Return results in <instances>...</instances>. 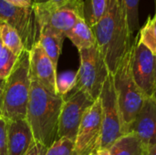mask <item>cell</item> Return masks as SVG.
Wrapping results in <instances>:
<instances>
[{
	"mask_svg": "<svg viewBox=\"0 0 156 155\" xmlns=\"http://www.w3.org/2000/svg\"><path fill=\"white\" fill-rule=\"evenodd\" d=\"M91 29L109 72L113 74L135 38L131 32L122 1L109 0L105 14Z\"/></svg>",
	"mask_w": 156,
	"mask_h": 155,
	"instance_id": "6da1fadb",
	"label": "cell"
},
{
	"mask_svg": "<svg viewBox=\"0 0 156 155\" xmlns=\"http://www.w3.org/2000/svg\"><path fill=\"white\" fill-rule=\"evenodd\" d=\"M30 80L26 120L35 141L49 148L58 138V120L64 98L50 92L31 76Z\"/></svg>",
	"mask_w": 156,
	"mask_h": 155,
	"instance_id": "7a4b0ae2",
	"label": "cell"
},
{
	"mask_svg": "<svg viewBox=\"0 0 156 155\" xmlns=\"http://www.w3.org/2000/svg\"><path fill=\"white\" fill-rule=\"evenodd\" d=\"M29 51L24 49L5 79L3 92L2 116L7 121L24 120L30 92Z\"/></svg>",
	"mask_w": 156,
	"mask_h": 155,
	"instance_id": "3957f363",
	"label": "cell"
},
{
	"mask_svg": "<svg viewBox=\"0 0 156 155\" xmlns=\"http://www.w3.org/2000/svg\"><path fill=\"white\" fill-rule=\"evenodd\" d=\"M136 37L116 71L112 74L114 90L122 114L124 133H130L131 126L143 107L146 97L137 86L132 72V61Z\"/></svg>",
	"mask_w": 156,
	"mask_h": 155,
	"instance_id": "277c9868",
	"label": "cell"
},
{
	"mask_svg": "<svg viewBox=\"0 0 156 155\" xmlns=\"http://www.w3.org/2000/svg\"><path fill=\"white\" fill-rule=\"evenodd\" d=\"M85 0H54L44 3H34L37 22L41 27L50 26L66 34L84 15Z\"/></svg>",
	"mask_w": 156,
	"mask_h": 155,
	"instance_id": "5b68a950",
	"label": "cell"
},
{
	"mask_svg": "<svg viewBox=\"0 0 156 155\" xmlns=\"http://www.w3.org/2000/svg\"><path fill=\"white\" fill-rule=\"evenodd\" d=\"M79 53L80 64L77 71L76 88L83 90L96 100L110 74L109 69L97 46L80 49Z\"/></svg>",
	"mask_w": 156,
	"mask_h": 155,
	"instance_id": "8992f818",
	"label": "cell"
},
{
	"mask_svg": "<svg viewBox=\"0 0 156 155\" xmlns=\"http://www.w3.org/2000/svg\"><path fill=\"white\" fill-rule=\"evenodd\" d=\"M101 105V149L109 150L111 146L122 136L125 135L121 111L119 108L112 74L107 77L100 95Z\"/></svg>",
	"mask_w": 156,
	"mask_h": 155,
	"instance_id": "52a82bcc",
	"label": "cell"
},
{
	"mask_svg": "<svg viewBox=\"0 0 156 155\" xmlns=\"http://www.w3.org/2000/svg\"><path fill=\"white\" fill-rule=\"evenodd\" d=\"M0 21L9 25L19 35L24 49L30 51L39 41L40 26L33 5L18 7L0 0Z\"/></svg>",
	"mask_w": 156,
	"mask_h": 155,
	"instance_id": "ba28073f",
	"label": "cell"
},
{
	"mask_svg": "<svg viewBox=\"0 0 156 155\" xmlns=\"http://www.w3.org/2000/svg\"><path fill=\"white\" fill-rule=\"evenodd\" d=\"M66 96L59 115L57 139L67 138L75 143L82 118L95 100L76 87Z\"/></svg>",
	"mask_w": 156,
	"mask_h": 155,
	"instance_id": "9c48e42d",
	"label": "cell"
},
{
	"mask_svg": "<svg viewBox=\"0 0 156 155\" xmlns=\"http://www.w3.org/2000/svg\"><path fill=\"white\" fill-rule=\"evenodd\" d=\"M101 105L100 98L86 111L75 140L76 155H90L98 152L101 140Z\"/></svg>",
	"mask_w": 156,
	"mask_h": 155,
	"instance_id": "30bf717a",
	"label": "cell"
},
{
	"mask_svg": "<svg viewBox=\"0 0 156 155\" xmlns=\"http://www.w3.org/2000/svg\"><path fill=\"white\" fill-rule=\"evenodd\" d=\"M132 72L133 79L146 98L156 95V56L145 46L138 42V36L134 45Z\"/></svg>",
	"mask_w": 156,
	"mask_h": 155,
	"instance_id": "8fae6325",
	"label": "cell"
},
{
	"mask_svg": "<svg viewBox=\"0 0 156 155\" xmlns=\"http://www.w3.org/2000/svg\"><path fill=\"white\" fill-rule=\"evenodd\" d=\"M130 133H133L144 147L156 144V98H146L133 121Z\"/></svg>",
	"mask_w": 156,
	"mask_h": 155,
	"instance_id": "7c38bea8",
	"label": "cell"
},
{
	"mask_svg": "<svg viewBox=\"0 0 156 155\" xmlns=\"http://www.w3.org/2000/svg\"><path fill=\"white\" fill-rule=\"evenodd\" d=\"M30 76L52 93L56 92L57 68L46 54L39 42L29 51Z\"/></svg>",
	"mask_w": 156,
	"mask_h": 155,
	"instance_id": "4fadbf2b",
	"label": "cell"
},
{
	"mask_svg": "<svg viewBox=\"0 0 156 155\" xmlns=\"http://www.w3.org/2000/svg\"><path fill=\"white\" fill-rule=\"evenodd\" d=\"M35 142L26 119L7 121V155H26Z\"/></svg>",
	"mask_w": 156,
	"mask_h": 155,
	"instance_id": "5bb4252c",
	"label": "cell"
},
{
	"mask_svg": "<svg viewBox=\"0 0 156 155\" xmlns=\"http://www.w3.org/2000/svg\"><path fill=\"white\" fill-rule=\"evenodd\" d=\"M65 37V34L50 26H44L41 27L38 42L56 68L61 54Z\"/></svg>",
	"mask_w": 156,
	"mask_h": 155,
	"instance_id": "9a60e30c",
	"label": "cell"
},
{
	"mask_svg": "<svg viewBox=\"0 0 156 155\" xmlns=\"http://www.w3.org/2000/svg\"><path fill=\"white\" fill-rule=\"evenodd\" d=\"M78 50L90 48L96 46V38L91 27L88 25L85 18H80L76 25L65 34Z\"/></svg>",
	"mask_w": 156,
	"mask_h": 155,
	"instance_id": "2e32d148",
	"label": "cell"
},
{
	"mask_svg": "<svg viewBox=\"0 0 156 155\" xmlns=\"http://www.w3.org/2000/svg\"><path fill=\"white\" fill-rule=\"evenodd\" d=\"M144 147L133 133L118 139L109 149L110 155H143Z\"/></svg>",
	"mask_w": 156,
	"mask_h": 155,
	"instance_id": "e0dca14e",
	"label": "cell"
},
{
	"mask_svg": "<svg viewBox=\"0 0 156 155\" xmlns=\"http://www.w3.org/2000/svg\"><path fill=\"white\" fill-rule=\"evenodd\" d=\"M0 35L3 45L15 56L18 57L24 50V46L18 33L9 25L0 21Z\"/></svg>",
	"mask_w": 156,
	"mask_h": 155,
	"instance_id": "ac0fdd59",
	"label": "cell"
},
{
	"mask_svg": "<svg viewBox=\"0 0 156 155\" xmlns=\"http://www.w3.org/2000/svg\"><path fill=\"white\" fill-rule=\"evenodd\" d=\"M138 42L156 56V17L149 16L138 33Z\"/></svg>",
	"mask_w": 156,
	"mask_h": 155,
	"instance_id": "d6986e66",
	"label": "cell"
},
{
	"mask_svg": "<svg viewBox=\"0 0 156 155\" xmlns=\"http://www.w3.org/2000/svg\"><path fill=\"white\" fill-rule=\"evenodd\" d=\"M108 2L109 0H85V20L90 27L101 19L106 12Z\"/></svg>",
	"mask_w": 156,
	"mask_h": 155,
	"instance_id": "ffe728a7",
	"label": "cell"
},
{
	"mask_svg": "<svg viewBox=\"0 0 156 155\" xmlns=\"http://www.w3.org/2000/svg\"><path fill=\"white\" fill-rule=\"evenodd\" d=\"M77 86V71L66 70L57 74L56 92L63 98Z\"/></svg>",
	"mask_w": 156,
	"mask_h": 155,
	"instance_id": "44dd1931",
	"label": "cell"
},
{
	"mask_svg": "<svg viewBox=\"0 0 156 155\" xmlns=\"http://www.w3.org/2000/svg\"><path fill=\"white\" fill-rule=\"evenodd\" d=\"M17 57L8 50L2 42L0 35V79H5L10 74Z\"/></svg>",
	"mask_w": 156,
	"mask_h": 155,
	"instance_id": "7402d4cb",
	"label": "cell"
},
{
	"mask_svg": "<svg viewBox=\"0 0 156 155\" xmlns=\"http://www.w3.org/2000/svg\"><path fill=\"white\" fill-rule=\"evenodd\" d=\"M122 1L127 16V20L131 32L134 36V33L140 28V24H139V1L140 0H122Z\"/></svg>",
	"mask_w": 156,
	"mask_h": 155,
	"instance_id": "603a6c76",
	"label": "cell"
},
{
	"mask_svg": "<svg viewBox=\"0 0 156 155\" xmlns=\"http://www.w3.org/2000/svg\"><path fill=\"white\" fill-rule=\"evenodd\" d=\"M46 155H76L75 143L67 138H58L48 148Z\"/></svg>",
	"mask_w": 156,
	"mask_h": 155,
	"instance_id": "cb8c5ba5",
	"label": "cell"
},
{
	"mask_svg": "<svg viewBox=\"0 0 156 155\" xmlns=\"http://www.w3.org/2000/svg\"><path fill=\"white\" fill-rule=\"evenodd\" d=\"M0 155H7V120L0 117Z\"/></svg>",
	"mask_w": 156,
	"mask_h": 155,
	"instance_id": "d4e9b609",
	"label": "cell"
},
{
	"mask_svg": "<svg viewBox=\"0 0 156 155\" xmlns=\"http://www.w3.org/2000/svg\"><path fill=\"white\" fill-rule=\"evenodd\" d=\"M48 147L45 145L35 142V143L31 146L29 151L26 153V155H46Z\"/></svg>",
	"mask_w": 156,
	"mask_h": 155,
	"instance_id": "484cf974",
	"label": "cell"
},
{
	"mask_svg": "<svg viewBox=\"0 0 156 155\" xmlns=\"http://www.w3.org/2000/svg\"><path fill=\"white\" fill-rule=\"evenodd\" d=\"M9 5L18 7H31L34 4L33 0H4Z\"/></svg>",
	"mask_w": 156,
	"mask_h": 155,
	"instance_id": "4316f807",
	"label": "cell"
},
{
	"mask_svg": "<svg viewBox=\"0 0 156 155\" xmlns=\"http://www.w3.org/2000/svg\"><path fill=\"white\" fill-rule=\"evenodd\" d=\"M5 84V79H0V117H3L2 116V100H3V92H4Z\"/></svg>",
	"mask_w": 156,
	"mask_h": 155,
	"instance_id": "83f0119b",
	"label": "cell"
},
{
	"mask_svg": "<svg viewBox=\"0 0 156 155\" xmlns=\"http://www.w3.org/2000/svg\"><path fill=\"white\" fill-rule=\"evenodd\" d=\"M143 155H156V144L144 147V151Z\"/></svg>",
	"mask_w": 156,
	"mask_h": 155,
	"instance_id": "f1b7e54d",
	"label": "cell"
},
{
	"mask_svg": "<svg viewBox=\"0 0 156 155\" xmlns=\"http://www.w3.org/2000/svg\"><path fill=\"white\" fill-rule=\"evenodd\" d=\"M98 155H110V152L107 149H101L98 151Z\"/></svg>",
	"mask_w": 156,
	"mask_h": 155,
	"instance_id": "f546056e",
	"label": "cell"
},
{
	"mask_svg": "<svg viewBox=\"0 0 156 155\" xmlns=\"http://www.w3.org/2000/svg\"><path fill=\"white\" fill-rule=\"evenodd\" d=\"M34 3H44V2H48V1H54V0H33Z\"/></svg>",
	"mask_w": 156,
	"mask_h": 155,
	"instance_id": "4dcf8cb0",
	"label": "cell"
},
{
	"mask_svg": "<svg viewBox=\"0 0 156 155\" xmlns=\"http://www.w3.org/2000/svg\"><path fill=\"white\" fill-rule=\"evenodd\" d=\"M154 6H155V14H154V16L156 17V0H154Z\"/></svg>",
	"mask_w": 156,
	"mask_h": 155,
	"instance_id": "1f68e13d",
	"label": "cell"
},
{
	"mask_svg": "<svg viewBox=\"0 0 156 155\" xmlns=\"http://www.w3.org/2000/svg\"><path fill=\"white\" fill-rule=\"evenodd\" d=\"M90 155H98V152H95V153H92Z\"/></svg>",
	"mask_w": 156,
	"mask_h": 155,
	"instance_id": "d6a6232c",
	"label": "cell"
},
{
	"mask_svg": "<svg viewBox=\"0 0 156 155\" xmlns=\"http://www.w3.org/2000/svg\"><path fill=\"white\" fill-rule=\"evenodd\" d=\"M155 98H156V95H155Z\"/></svg>",
	"mask_w": 156,
	"mask_h": 155,
	"instance_id": "836d02e7",
	"label": "cell"
}]
</instances>
